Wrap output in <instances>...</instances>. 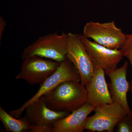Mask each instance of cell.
I'll return each instance as SVG.
<instances>
[{
	"mask_svg": "<svg viewBox=\"0 0 132 132\" xmlns=\"http://www.w3.org/2000/svg\"><path fill=\"white\" fill-rule=\"evenodd\" d=\"M43 96L50 109L69 113L87 102L86 88L79 81H68L62 82Z\"/></svg>",
	"mask_w": 132,
	"mask_h": 132,
	"instance_id": "obj_1",
	"label": "cell"
},
{
	"mask_svg": "<svg viewBox=\"0 0 132 132\" xmlns=\"http://www.w3.org/2000/svg\"><path fill=\"white\" fill-rule=\"evenodd\" d=\"M68 37L64 32L61 35L54 32L39 37L24 49L22 59L38 56L61 62L66 58Z\"/></svg>",
	"mask_w": 132,
	"mask_h": 132,
	"instance_id": "obj_2",
	"label": "cell"
},
{
	"mask_svg": "<svg viewBox=\"0 0 132 132\" xmlns=\"http://www.w3.org/2000/svg\"><path fill=\"white\" fill-rule=\"evenodd\" d=\"M68 81L80 82L81 78L79 72L73 64L66 58L61 62L56 71L40 85L39 90L31 98L22 104L20 108L12 110L9 113L15 118H20L29 105L36 101L59 84Z\"/></svg>",
	"mask_w": 132,
	"mask_h": 132,
	"instance_id": "obj_3",
	"label": "cell"
},
{
	"mask_svg": "<svg viewBox=\"0 0 132 132\" xmlns=\"http://www.w3.org/2000/svg\"><path fill=\"white\" fill-rule=\"evenodd\" d=\"M82 35L105 47L115 50L122 47L126 34L116 26L114 21L105 23L90 21L84 26Z\"/></svg>",
	"mask_w": 132,
	"mask_h": 132,
	"instance_id": "obj_4",
	"label": "cell"
},
{
	"mask_svg": "<svg viewBox=\"0 0 132 132\" xmlns=\"http://www.w3.org/2000/svg\"><path fill=\"white\" fill-rule=\"evenodd\" d=\"M68 35L66 58L72 62L77 69L80 75L81 82L86 86L92 79L95 66L80 35L70 32Z\"/></svg>",
	"mask_w": 132,
	"mask_h": 132,
	"instance_id": "obj_5",
	"label": "cell"
},
{
	"mask_svg": "<svg viewBox=\"0 0 132 132\" xmlns=\"http://www.w3.org/2000/svg\"><path fill=\"white\" fill-rule=\"evenodd\" d=\"M94 111V114L87 118L85 127V130L93 132L114 131L118 123L127 114L117 102L96 107Z\"/></svg>",
	"mask_w": 132,
	"mask_h": 132,
	"instance_id": "obj_6",
	"label": "cell"
},
{
	"mask_svg": "<svg viewBox=\"0 0 132 132\" xmlns=\"http://www.w3.org/2000/svg\"><path fill=\"white\" fill-rule=\"evenodd\" d=\"M21 70L15 78L25 80L30 85H41L57 70L61 62L38 56L23 61Z\"/></svg>",
	"mask_w": 132,
	"mask_h": 132,
	"instance_id": "obj_7",
	"label": "cell"
},
{
	"mask_svg": "<svg viewBox=\"0 0 132 132\" xmlns=\"http://www.w3.org/2000/svg\"><path fill=\"white\" fill-rule=\"evenodd\" d=\"M80 36L95 67L101 68L106 73L112 72L117 68L118 64L123 57L120 49L108 48L91 41L84 35Z\"/></svg>",
	"mask_w": 132,
	"mask_h": 132,
	"instance_id": "obj_8",
	"label": "cell"
},
{
	"mask_svg": "<svg viewBox=\"0 0 132 132\" xmlns=\"http://www.w3.org/2000/svg\"><path fill=\"white\" fill-rule=\"evenodd\" d=\"M25 111L24 117L31 127H51L55 122L70 113L50 109L47 105L43 96L29 105Z\"/></svg>",
	"mask_w": 132,
	"mask_h": 132,
	"instance_id": "obj_9",
	"label": "cell"
},
{
	"mask_svg": "<svg viewBox=\"0 0 132 132\" xmlns=\"http://www.w3.org/2000/svg\"><path fill=\"white\" fill-rule=\"evenodd\" d=\"M128 65V62L125 61L122 67L106 74L110 80L108 85L113 101L120 104L126 114L132 116L127 99L128 92L130 90V84L127 79Z\"/></svg>",
	"mask_w": 132,
	"mask_h": 132,
	"instance_id": "obj_10",
	"label": "cell"
},
{
	"mask_svg": "<svg viewBox=\"0 0 132 132\" xmlns=\"http://www.w3.org/2000/svg\"><path fill=\"white\" fill-rule=\"evenodd\" d=\"M105 73L103 69L95 66L92 79L85 86L87 91V102L95 107L113 102L105 78Z\"/></svg>",
	"mask_w": 132,
	"mask_h": 132,
	"instance_id": "obj_11",
	"label": "cell"
},
{
	"mask_svg": "<svg viewBox=\"0 0 132 132\" xmlns=\"http://www.w3.org/2000/svg\"><path fill=\"white\" fill-rule=\"evenodd\" d=\"M95 107L86 102L80 108L55 122L53 132H82L87 118Z\"/></svg>",
	"mask_w": 132,
	"mask_h": 132,
	"instance_id": "obj_12",
	"label": "cell"
},
{
	"mask_svg": "<svg viewBox=\"0 0 132 132\" xmlns=\"http://www.w3.org/2000/svg\"><path fill=\"white\" fill-rule=\"evenodd\" d=\"M0 120L7 132H29L31 128V125L24 117L21 119L15 118L1 106Z\"/></svg>",
	"mask_w": 132,
	"mask_h": 132,
	"instance_id": "obj_13",
	"label": "cell"
},
{
	"mask_svg": "<svg viewBox=\"0 0 132 132\" xmlns=\"http://www.w3.org/2000/svg\"><path fill=\"white\" fill-rule=\"evenodd\" d=\"M123 57L127 58L130 61L132 69V34H126V40L120 48ZM130 90L132 91V78L130 84Z\"/></svg>",
	"mask_w": 132,
	"mask_h": 132,
	"instance_id": "obj_14",
	"label": "cell"
},
{
	"mask_svg": "<svg viewBox=\"0 0 132 132\" xmlns=\"http://www.w3.org/2000/svg\"><path fill=\"white\" fill-rule=\"evenodd\" d=\"M115 132H132V116H125L116 126Z\"/></svg>",
	"mask_w": 132,
	"mask_h": 132,
	"instance_id": "obj_15",
	"label": "cell"
},
{
	"mask_svg": "<svg viewBox=\"0 0 132 132\" xmlns=\"http://www.w3.org/2000/svg\"><path fill=\"white\" fill-rule=\"evenodd\" d=\"M29 132H53V127H31Z\"/></svg>",
	"mask_w": 132,
	"mask_h": 132,
	"instance_id": "obj_16",
	"label": "cell"
},
{
	"mask_svg": "<svg viewBox=\"0 0 132 132\" xmlns=\"http://www.w3.org/2000/svg\"><path fill=\"white\" fill-rule=\"evenodd\" d=\"M6 25V22L5 20L2 16H0V41L1 40V38L2 37L3 32L5 30Z\"/></svg>",
	"mask_w": 132,
	"mask_h": 132,
	"instance_id": "obj_17",
	"label": "cell"
},
{
	"mask_svg": "<svg viewBox=\"0 0 132 132\" xmlns=\"http://www.w3.org/2000/svg\"><path fill=\"white\" fill-rule=\"evenodd\" d=\"M131 92V101H132V105H131V112H132V91Z\"/></svg>",
	"mask_w": 132,
	"mask_h": 132,
	"instance_id": "obj_18",
	"label": "cell"
}]
</instances>
